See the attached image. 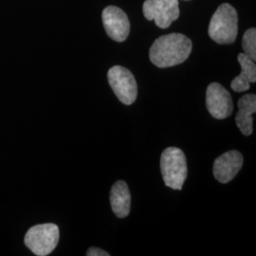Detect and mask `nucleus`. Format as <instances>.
<instances>
[{"label":"nucleus","instance_id":"obj_10","mask_svg":"<svg viewBox=\"0 0 256 256\" xmlns=\"http://www.w3.org/2000/svg\"><path fill=\"white\" fill-rule=\"evenodd\" d=\"M256 112V94H247L239 99L238 112L236 116V122L241 133L245 136H250L254 131L252 115Z\"/></svg>","mask_w":256,"mask_h":256},{"label":"nucleus","instance_id":"obj_12","mask_svg":"<svg viewBox=\"0 0 256 256\" xmlns=\"http://www.w3.org/2000/svg\"><path fill=\"white\" fill-rule=\"evenodd\" d=\"M238 59L241 66V74L232 81L230 88L236 92H247L250 84L256 82V63L245 54H240Z\"/></svg>","mask_w":256,"mask_h":256},{"label":"nucleus","instance_id":"obj_6","mask_svg":"<svg viewBox=\"0 0 256 256\" xmlns=\"http://www.w3.org/2000/svg\"><path fill=\"white\" fill-rule=\"evenodd\" d=\"M147 20H154L156 25L166 28L178 18V0H146L142 6Z\"/></svg>","mask_w":256,"mask_h":256},{"label":"nucleus","instance_id":"obj_1","mask_svg":"<svg viewBox=\"0 0 256 256\" xmlns=\"http://www.w3.org/2000/svg\"><path fill=\"white\" fill-rule=\"evenodd\" d=\"M192 41L182 34L158 37L150 48L149 57L156 66L165 68L182 64L192 52Z\"/></svg>","mask_w":256,"mask_h":256},{"label":"nucleus","instance_id":"obj_2","mask_svg":"<svg viewBox=\"0 0 256 256\" xmlns=\"http://www.w3.org/2000/svg\"><path fill=\"white\" fill-rule=\"evenodd\" d=\"M209 36L220 45L232 44L238 34V16L236 9L228 3L220 5L210 19Z\"/></svg>","mask_w":256,"mask_h":256},{"label":"nucleus","instance_id":"obj_3","mask_svg":"<svg viewBox=\"0 0 256 256\" xmlns=\"http://www.w3.org/2000/svg\"><path fill=\"white\" fill-rule=\"evenodd\" d=\"M160 171L165 185L173 190H182L187 178V162L182 150L168 147L160 156Z\"/></svg>","mask_w":256,"mask_h":256},{"label":"nucleus","instance_id":"obj_13","mask_svg":"<svg viewBox=\"0 0 256 256\" xmlns=\"http://www.w3.org/2000/svg\"><path fill=\"white\" fill-rule=\"evenodd\" d=\"M242 48L244 54L248 55L254 62L256 60V28H248L243 36Z\"/></svg>","mask_w":256,"mask_h":256},{"label":"nucleus","instance_id":"obj_9","mask_svg":"<svg viewBox=\"0 0 256 256\" xmlns=\"http://www.w3.org/2000/svg\"><path fill=\"white\" fill-rule=\"evenodd\" d=\"M243 165V156L232 150L220 156L214 162V176L220 183H228L234 178Z\"/></svg>","mask_w":256,"mask_h":256},{"label":"nucleus","instance_id":"obj_8","mask_svg":"<svg viewBox=\"0 0 256 256\" xmlns=\"http://www.w3.org/2000/svg\"><path fill=\"white\" fill-rule=\"evenodd\" d=\"M102 24L108 36L116 42L126 40L130 32V22L126 14L116 6H108L102 14Z\"/></svg>","mask_w":256,"mask_h":256},{"label":"nucleus","instance_id":"obj_4","mask_svg":"<svg viewBox=\"0 0 256 256\" xmlns=\"http://www.w3.org/2000/svg\"><path fill=\"white\" fill-rule=\"evenodd\" d=\"M59 228L54 223L32 227L25 236V245L36 256H46L52 252L59 242Z\"/></svg>","mask_w":256,"mask_h":256},{"label":"nucleus","instance_id":"obj_5","mask_svg":"<svg viewBox=\"0 0 256 256\" xmlns=\"http://www.w3.org/2000/svg\"><path fill=\"white\" fill-rule=\"evenodd\" d=\"M108 80L120 102L130 106L136 101L138 86L134 75L122 66H112L108 72Z\"/></svg>","mask_w":256,"mask_h":256},{"label":"nucleus","instance_id":"obj_7","mask_svg":"<svg viewBox=\"0 0 256 256\" xmlns=\"http://www.w3.org/2000/svg\"><path fill=\"white\" fill-rule=\"evenodd\" d=\"M206 106L214 119L230 117L234 110V104L229 92L218 82H212L206 92Z\"/></svg>","mask_w":256,"mask_h":256},{"label":"nucleus","instance_id":"obj_14","mask_svg":"<svg viewBox=\"0 0 256 256\" xmlns=\"http://www.w3.org/2000/svg\"><path fill=\"white\" fill-rule=\"evenodd\" d=\"M88 256H110V254L108 252H106V250H102L99 248H90L88 252H86Z\"/></svg>","mask_w":256,"mask_h":256},{"label":"nucleus","instance_id":"obj_11","mask_svg":"<svg viewBox=\"0 0 256 256\" xmlns=\"http://www.w3.org/2000/svg\"><path fill=\"white\" fill-rule=\"evenodd\" d=\"M110 204L113 212L120 218H126L131 208V194L128 184L119 180L114 183L110 192Z\"/></svg>","mask_w":256,"mask_h":256}]
</instances>
